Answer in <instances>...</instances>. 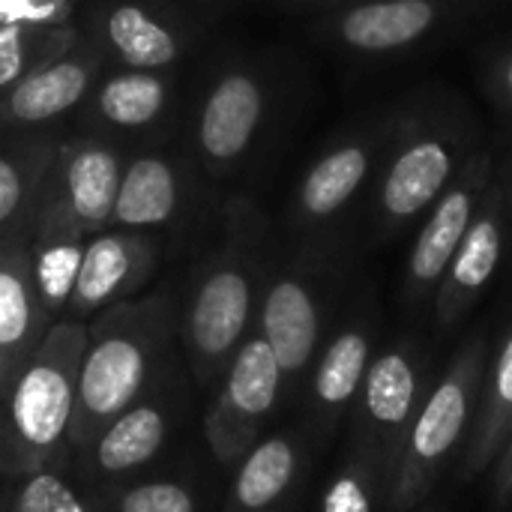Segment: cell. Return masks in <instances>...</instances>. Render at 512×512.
<instances>
[{
  "label": "cell",
  "instance_id": "9a60e30c",
  "mask_svg": "<svg viewBox=\"0 0 512 512\" xmlns=\"http://www.w3.org/2000/svg\"><path fill=\"white\" fill-rule=\"evenodd\" d=\"M498 171V159L489 147H480L459 177L447 186V192L429 207V213L417 222V237L411 243L402 279V306L408 312H420L432 303L459 243L465 240L474 213Z\"/></svg>",
  "mask_w": 512,
  "mask_h": 512
},
{
  "label": "cell",
  "instance_id": "4316f807",
  "mask_svg": "<svg viewBox=\"0 0 512 512\" xmlns=\"http://www.w3.org/2000/svg\"><path fill=\"white\" fill-rule=\"evenodd\" d=\"M102 512H204L201 486L168 468H150L138 477L99 489Z\"/></svg>",
  "mask_w": 512,
  "mask_h": 512
},
{
  "label": "cell",
  "instance_id": "d4e9b609",
  "mask_svg": "<svg viewBox=\"0 0 512 512\" xmlns=\"http://www.w3.org/2000/svg\"><path fill=\"white\" fill-rule=\"evenodd\" d=\"M60 141L54 129L0 132V234L30 225Z\"/></svg>",
  "mask_w": 512,
  "mask_h": 512
},
{
  "label": "cell",
  "instance_id": "277c9868",
  "mask_svg": "<svg viewBox=\"0 0 512 512\" xmlns=\"http://www.w3.org/2000/svg\"><path fill=\"white\" fill-rule=\"evenodd\" d=\"M87 321L60 318L0 393V474L18 480L69 456Z\"/></svg>",
  "mask_w": 512,
  "mask_h": 512
},
{
  "label": "cell",
  "instance_id": "7a4b0ae2",
  "mask_svg": "<svg viewBox=\"0 0 512 512\" xmlns=\"http://www.w3.org/2000/svg\"><path fill=\"white\" fill-rule=\"evenodd\" d=\"M477 150V120L453 90L432 87L399 102L396 132L366 198L369 234L390 243L414 228Z\"/></svg>",
  "mask_w": 512,
  "mask_h": 512
},
{
  "label": "cell",
  "instance_id": "d590c367",
  "mask_svg": "<svg viewBox=\"0 0 512 512\" xmlns=\"http://www.w3.org/2000/svg\"><path fill=\"white\" fill-rule=\"evenodd\" d=\"M507 165H510V171H512V159H510V162H507Z\"/></svg>",
  "mask_w": 512,
  "mask_h": 512
},
{
  "label": "cell",
  "instance_id": "6da1fadb",
  "mask_svg": "<svg viewBox=\"0 0 512 512\" xmlns=\"http://www.w3.org/2000/svg\"><path fill=\"white\" fill-rule=\"evenodd\" d=\"M267 234V219L252 198H225L222 243L198 264L183 303H177L180 357L198 390H213L237 348L255 330L273 264Z\"/></svg>",
  "mask_w": 512,
  "mask_h": 512
},
{
  "label": "cell",
  "instance_id": "9c48e42d",
  "mask_svg": "<svg viewBox=\"0 0 512 512\" xmlns=\"http://www.w3.org/2000/svg\"><path fill=\"white\" fill-rule=\"evenodd\" d=\"M189 387L192 378L177 354L144 396H138L81 453L69 459L75 477L93 489H102L156 468L186 417Z\"/></svg>",
  "mask_w": 512,
  "mask_h": 512
},
{
  "label": "cell",
  "instance_id": "5bb4252c",
  "mask_svg": "<svg viewBox=\"0 0 512 512\" xmlns=\"http://www.w3.org/2000/svg\"><path fill=\"white\" fill-rule=\"evenodd\" d=\"M477 0H366L312 15L318 39L360 60H396L450 30Z\"/></svg>",
  "mask_w": 512,
  "mask_h": 512
},
{
  "label": "cell",
  "instance_id": "e0dca14e",
  "mask_svg": "<svg viewBox=\"0 0 512 512\" xmlns=\"http://www.w3.org/2000/svg\"><path fill=\"white\" fill-rule=\"evenodd\" d=\"M510 228L512 171L507 162H498V171L474 213V222L429 303L438 333H453L480 303V297L486 294L501 267Z\"/></svg>",
  "mask_w": 512,
  "mask_h": 512
},
{
  "label": "cell",
  "instance_id": "5b68a950",
  "mask_svg": "<svg viewBox=\"0 0 512 512\" xmlns=\"http://www.w3.org/2000/svg\"><path fill=\"white\" fill-rule=\"evenodd\" d=\"M342 267L345 228L318 237H297L294 249L270 264L255 330L279 360L285 402L300 399L306 375L327 339Z\"/></svg>",
  "mask_w": 512,
  "mask_h": 512
},
{
  "label": "cell",
  "instance_id": "836d02e7",
  "mask_svg": "<svg viewBox=\"0 0 512 512\" xmlns=\"http://www.w3.org/2000/svg\"><path fill=\"white\" fill-rule=\"evenodd\" d=\"M0 512H9V504H6V495L0 498Z\"/></svg>",
  "mask_w": 512,
  "mask_h": 512
},
{
  "label": "cell",
  "instance_id": "d6a6232c",
  "mask_svg": "<svg viewBox=\"0 0 512 512\" xmlns=\"http://www.w3.org/2000/svg\"><path fill=\"white\" fill-rule=\"evenodd\" d=\"M279 6L285 9H294V12H327V9H336V6H348V3H366V0H276Z\"/></svg>",
  "mask_w": 512,
  "mask_h": 512
},
{
  "label": "cell",
  "instance_id": "30bf717a",
  "mask_svg": "<svg viewBox=\"0 0 512 512\" xmlns=\"http://www.w3.org/2000/svg\"><path fill=\"white\" fill-rule=\"evenodd\" d=\"M72 24L105 69H180L201 33L174 0H78Z\"/></svg>",
  "mask_w": 512,
  "mask_h": 512
},
{
  "label": "cell",
  "instance_id": "ba28073f",
  "mask_svg": "<svg viewBox=\"0 0 512 512\" xmlns=\"http://www.w3.org/2000/svg\"><path fill=\"white\" fill-rule=\"evenodd\" d=\"M396 120L399 105L375 111L363 123L339 132L309 162L288 201V228L294 237L342 231L345 219L366 204Z\"/></svg>",
  "mask_w": 512,
  "mask_h": 512
},
{
  "label": "cell",
  "instance_id": "7c38bea8",
  "mask_svg": "<svg viewBox=\"0 0 512 512\" xmlns=\"http://www.w3.org/2000/svg\"><path fill=\"white\" fill-rule=\"evenodd\" d=\"M282 405L288 402L279 360L267 339L252 330L213 384L204 411V441L216 468L231 474V468L267 432Z\"/></svg>",
  "mask_w": 512,
  "mask_h": 512
},
{
  "label": "cell",
  "instance_id": "7402d4cb",
  "mask_svg": "<svg viewBox=\"0 0 512 512\" xmlns=\"http://www.w3.org/2000/svg\"><path fill=\"white\" fill-rule=\"evenodd\" d=\"M309 447L303 429L264 432L231 468L222 512H291L309 471Z\"/></svg>",
  "mask_w": 512,
  "mask_h": 512
},
{
  "label": "cell",
  "instance_id": "ac0fdd59",
  "mask_svg": "<svg viewBox=\"0 0 512 512\" xmlns=\"http://www.w3.org/2000/svg\"><path fill=\"white\" fill-rule=\"evenodd\" d=\"M201 186L207 183L201 180L183 141L129 150L111 228L141 234L171 231L192 216Z\"/></svg>",
  "mask_w": 512,
  "mask_h": 512
},
{
  "label": "cell",
  "instance_id": "603a6c76",
  "mask_svg": "<svg viewBox=\"0 0 512 512\" xmlns=\"http://www.w3.org/2000/svg\"><path fill=\"white\" fill-rule=\"evenodd\" d=\"M30 225L0 234V393L51 330L30 267Z\"/></svg>",
  "mask_w": 512,
  "mask_h": 512
},
{
  "label": "cell",
  "instance_id": "d6986e66",
  "mask_svg": "<svg viewBox=\"0 0 512 512\" xmlns=\"http://www.w3.org/2000/svg\"><path fill=\"white\" fill-rule=\"evenodd\" d=\"M102 69L99 54L75 36L69 48L0 90V132H39L75 117Z\"/></svg>",
  "mask_w": 512,
  "mask_h": 512
},
{
  "label": "cell",
  "instance_id": "ffe728a7",
  "mask_svg": "<svg viewBox=\"0 0 512 512\" xmlns=\"http://www.w3.org/2000/svg\"><path fill=\"white\" fill-rule=\"evenodd\" d=\"M159 267V243L153 234L129 228H105L87 237L84 258L63 318L90 321L102 309L138 297Z\"/></svg>",
  "mask_w": 512,
  "mask_h": 512
},
{
  "label": "cell",
  "instance_id": "3957f363",
  "mask_svg": "<svg viewBox=\"0 0 512 512\" xmlns=\"http://www.w3.org/2000/svg\"><path fill=\"white\" fill-rule=\"evenodd\" d=\"M174 342L177 300L165 288L120 300L87 321L69 456L81 453L117 414L156 384L177 357Z\"/></svg>",
  "mask_w": 512,
  "mask_h": 512
},
{
  "label": "cell",
  "instance_id": "4dcf8cb0",
  "mask_svg": "<svg viewBox=\"0 0 512 512\" xmlns=\"http://www.w3.org/2000/svg\"><path fill=\"white\" fill-rule=\"evenodd\" d=\"M483 87L492 105L512 120V39L498 45L483 63Z\"/></svg>",
  "mask_w": 512,
  "mask_h": 512
},
{
  "label": "cell",
  "instance_id": "4fadbf2b",
  "mask_svg": "<svg viewBox=\"0 0 512 512\" xmlns=\"http://www.w3.org/2000/svg\"><path fill=\"white\" fill-rule=\"evenodd\" d=\"M180 114L177 69H102L75 111V132L138 150L165 144L180 126Z\"/></svg>",
  "mask_w": 512,
  "mask_h": 512
},
{
  "label": "cell",
  "instance_id": "83f0119b",
  "mask_svg": "<svg viewBox=\"0 0 512 512\" xmlns=\"http://www.w3.org/2000/svg\"><path fill=\"white\" fill-rule=\"evenodd\" d=\"M6 504L9 512H102L99 489L81 483L69 459L12 480Z\"/></svg>",
  "mask_w": 512,
  "mask_h": 512
},
{
  "label": "cell",
  "instance_id": "cb8c5ba5",
  "mask_svg": "<svg viewBox=\"0 0 512 512\" xmlns=\"http://www.w3.org/2000/svg\"><path fill=\"white\" fill-rule=\"evenodd\" d=\"M27 243H30V267H33L39 303L51 321H60L72 297L75 279H78L87 234L66 213V207L54 198V192L48 189V180L33 207Z\"/></svg>",
  "mask_w": 512,
  "mask_h": 512
},
{
  "label": "cell",
  "instance_id": "f546056e",
  "mask_svg": "<svg viewBox=\"0 0 512 512\" xmlns=\"http://www.w3.org/2000/svg\"><path fill=\"white\" fill-rule=\"evenodd\" d=\"M387 480L381 468L357 447H345L342 462L324 483L318 512H384Z\"/></svg>",
  "mask_w": 512,
  "mask_h": 512
},
{
  "label": "cell",
  "instance_id": "52a82bcc",
  "mask_svg": "<svg viewBox=\"0 0 512 512\" xmlns=\"http://www.w3.org/2000/svg\"><path fill=\"white\" fill-rule=\"evenodd\" d=\"M486 366L489 339L474 333L429 387L390 474L384 512H414L459 462L474 426Z\"/></svg>",
  "mask_w": 512,
  "mask_h": 512
},
{
  "label": "cell",
  "instance_id": "e575fe53",
  "mask_svg": "<svg viewBox=\"0 0 512 512\" xmlns=\"http://www.w3.org/2000/svg\"><path fill=\"white\" fill-rule=\"evenodd\" d=\"M198 3H231V0H198Z\"/></svg>",
  "mask_w": 512,
  "mask_h": 512
},
{
  "label": "cell",
  "instance_id": "8fae6325",
  "mask_svg": "<svg viewBox=\"0 0 512 512\" xmlns=\"http://www.w3.org/2000/svg\"><path fill=\"white\" fill-rule=\"evenodd\" d=\"M429 387V354L411 336L378 351L366 369L348 417V444L369 456L387 483Z\"/></svg>",
  "mask_w": 512,
  "mask_h": 512
},
{
  "label": "cell",
  "instance_id": "1f68e13d",
  "mask_svg": "<svg viewBox=\"0 0 512 512\" xmlns=\"http://www.w3.org/2000/svg\"><path fill=\"white\" fill-rule=\"evenodd\" d=\"M489 495L495 510H507L512 507V429L504 441V447L498 450L495 462H492V477H489Z\"/></svg>",
  "mask_w": 512,
  "mask_h": 512
},
{
  "label": "cell",
  "instance_id": "44dd1931",
  "mask_svg": "<svg viewBox=\"0 0 512 512\" xmlns=\"http://www.w3.org/2000/svg\"><path fill=\"white\" fill-rule=\"evenodd\" d=\"M126 159V147L99 135L72 132L60 141L48 171V189L87 237L111 228Z\"/></svg>",
  "mask_w": 512,
  "mask_h": 512
},
{
  "label": "cell",
  "instance_id": "484cf974",
  "mask_svg": "<svg viewBox=\"0 0 512 512\" xmlns=\"http://www.w3.org/2000/svg\"><path fill=\"white\" fill-rule=\"evenodd\" d=\"M512 429V324L507 327L495 357H489L480 402L474 414L471 435L459 456V483L477 480L483 471L492 468L498 450L504 447Z\"/></svg>",
  "mask_w": 512,
  "mask_h": 512
},
{
  "label": "cell",
  "instance_id": "2e32d148",
  "mask_svg": "<svg viewBox=\"0 0 512 512\" xmlns=\"http://www.w3.org/2000/svg\"><path fill=\"white\" fill-rule=\"evenodd\" d=\"M378 354V315L372 306H360L345 318L321 345L306 384H303V432L312 447H327L357 402L366 369Z\"/></svg>",
  "mask_w": 512,
  "mask_h": 512
},
{
  "label": "cell",
  "instance_id": "f1b7e54d",
  "mask_svg": "<svg viewBox=\"0 0 512 512\" xmlns=\"http://www.w3.org/2000/svg\"><path fill=\"white\" fill-rule=\"evenodd\" d=\"M72 21L0 18V90L75 42Z\"/></svg>",
  "mask_w": 512,
  "mask_h": 512
},
{
  "label": "cell",
  "instance_id": "8992f818",
  "mask_svg": "<svg viewBox=\"0 0 512 512\" xmlns=\"http://www.w3.org/2000/svg\"><path fill=\"white\" fill-rule=\"evenodd\" d=\"M276 102V75L258 60L234 57L204 78L186 117L183 147L207 186L249 171L276 120Z\"/></svg>",
  "mask_w": 512,
  "mask_h": 512
}]
</instances>
